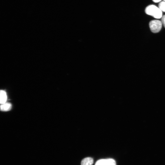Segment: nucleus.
Wrapping results in <instances>:
<instances>
[{
    "mask_svg": "<svg viewBox=\"0 0 165 165\" xmlns=\"http://www.w3.org/2000/svg\"><path fill=\"white\" fill-rule=\"evenodd\" d=\"M152 1L155 2H158L161 1V0H152Z\"/></svg>",
    "mask_w": 165,
    "mask_h": 165,
    "instance_id": "obj_9",
    "label": "nucleus"
},
{
    "mask_svg": "<svg viewBox=\"0 0 165 165\" xmlns=\"http://www.w3.org/2000/svg\"><path fill=\"white\" fill-rule=\"evenodd\" d=\"M164 1H165V0H163Z\"/></svg>",
    "mask_w": 165,
    "mask_h": 165,
    "instance_id": "obj_10",
    "label": "nucleus"
},
{
    "mask_svg": "<svg viewBox=\"0 0 165 165\" xmlns=\"http://www.w3.org/2000/svg\"><path fill=\"white\" fill-rule=\"evenodd\" d=\"M145 12L146 14L156 19L160 18L162 16V11L154 5H151L147 6L145 9Z\"/></svg>",
    "mask_w": 165,
    "mask_h": 165,
    "instance_id": "obj_1",
    "label": "nucleus"
},
{
    "mask_svg": "<svg viewBox=\"0 0 165 165\" xmlns=\"http://www.w3.org/2000/svg\"><path fill=\"white\" fill-rule=\"evenodd\" d=\"M159 8L162 11L165 12V2H160L159 4Z\"/></svg>",
    "mask_w": 165,
    "mask_h": 165,
    "instance_id": "obj_7",
    "label": "nucleus"
},
{
    "mask_svg": "<svg viewBox=\"0 0 165 165\" xmlns=\"http://www.w3.org/2000/svg\"><path fill=\"white\" fill-rule=\"evenodd\" d=\"M12 107V104L9 103H5L2 104L0 106V110L2 111L6 112L10 110Z\"/></svg>",
    "mask_w": 165,
    "mask_h": 165,
    "instance_id": "obj_4",
    "label": "nucleus"
},
{
    "mask_svg": "<svg viewBox=\"0 0 165 165\" xmlns=\"http://www.w3.org/2000/svg\"><path fill=\"white\" fill-rule=\"evenodd\" d=\"M161 21L158 20H153L149 23V26L152 32L157 33L161 30L162 27Z\"/></svg>",
    "mask_w": 165,
    "mask_h": 165,
    "instance_id": "obj_2",
    "label": "nucleus"
},
{
    "mask_svg": "<svg viewBox=\"0 0 165 165\" xmlns=\"http://www.w3.org/2000/svg\"><path fill=\"white\" fill-rule=\"evenodd\" d=\"M94 162L93 159L90 157L83 159L81 161V165H92Z\"/></svg>",
    "mask_w": 165,
    "mask_h": 165,
    "instance_id": "obj_6",
    "label": "nucleus"
},
{
    "mask_svg": "<svg viewBox=\"0 0 165 165\" xmlns=\"http://www.w3.org/2000/svg\"><path fill=\"white\" fill-rule=\"evenodd\" d=\"M95 165H116V163L112 159H102L97 160Z\"/></svg>",
    "mask_w": 165,
    "mask_h": 165,
    "instance_id": "obj_3",
    "label": "nucleus"
},
{
    "mask_svg": "<svg viewBox=\"0 0 165 165\" xmlns=\"http://www.w3.org/2000/svg\"><path fill=\"white\" fill-rule=\"evenodd\" d=\"M161 21L162 24L165 28V15L163 16L161 18Z\"/></svg>",
    "mask_w": 165,
    "mask_h": 165,
    "instance_id": "obj_8",
    "label": "nucleus"
},
{
    "mask_svg": "<svg viewBox=\"0 0 165 165\" xmlns=\"http://www.w3.org/2000/svg\"><path fill=\"white\" fill-rule=\"evenodd\" d=\"M7 96L6 92L3 90H1L0 93V102L1 104L6 102Z\"/></svg>",
    "mask_w": 165,
    "mask_h": 165,
    "instance_id": "obj_5",
    "label": "nucleus"
}]
</instances>
